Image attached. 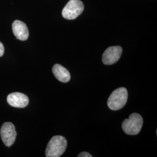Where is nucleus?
<instances>
[{
    "label": "nucleus",
    "mask_w": 157,
    "mask_h": 157,
    "mask_svg": "<svg viewBox=\"0 0 157 157\" xmlns=\"http://www.w3.org/2000/svg\"><path fill=\"white\" fill-rule=\"evenodd\" d=\"M67 147V139L62 136H55L48 142L46 150L47 157H59L65 151Z\"/></svg>",
    "instance_id": "f257e3e1"
},
{
    "label": "nucleus",
    "mask_w": 157,
    "mask_h": 157,
    "mask_svg": "<svg viewBox=\"0 0 157 157\" xmlns=\"http://www.w3.org/2000/svg\"><path fill=\"white\" fill-rule=\"evenodd\" d=\"M78 157H92V155L87 152H82L78 155Z\"/></svg>",
    "instance_id": "9d476101"
},
{
    "label": "nucleus",
    "mask_w": 157,
    "mask_h": 157,
    "mask_svg": "<svg viewBox=\"0 0 157 157\" xmlns=\"http://www.w3.org/2000/svg\"><path fill=\"white\" fill-rule=\"evenodd\" d=\"M4 53V47L2 43L0 41V57L2 56Z\"/></svg>",
    "instance_id": "9b49d317"
},
{
    "label": "nucleus",
    "mask_w": 157,
    "mask_h": 157,
    "mask_svg": "<svg viewBox=\"0 0 157 157\" xmlns=\"http://www.w3.org/2000/svg\"><path fill=\"white\" fill-rule=\"evenodd\" d=\"M128 97V91L124 87H120L114 90L109 97L107 105L109 109L117 111L126 105Z\"/></svg>",
    "instance_id": "f03ea898"
},
{
    "label": "nucleus",
    "mask_w": 157,
    "mask_h": 157,
    "mask_svg": "<svg viewBox=\"0 0 157 157\" xmlns=\"http://www.w3.org/2000/svg\"><path fill=\"white\" fill-rule=\"evenodd\" d=\"M6 100L8 103L12 107L20 108L26 107L29 101L27 95L19 92L10 94L8 95Z\"/></svg>",
    "instance_id": "0eeeda50"
},
{
    "label": "nucleus",
    "mask_w": 157,
    "mask_h": 157,
    "mask_svg": "<svg viewBox=\"0 0 157 157\" xmlns=\"http://www.w3.org/2000/svg\"><path fill=\"white\" fill-rule=\"evenodd\" d=\"M122 54V48L120 46L109 47L102 54V61L104 64L110 65L117 62Z\"/></svg>",
    "instance_id": "423d86ee"
},
{
    "label": "nucleus",
    "mask_w": 157,
    "mask_h": 157,
    "mask_svg": "<svg viewBox=\"0 0 157 157\" xmlns=\"http://www.w3.org/2000/svg\"><path fill=\"white\" fill-rule=\"evenodd\" d=\"M84 10L83 3L80 0H70L62 12V17L68 20L76 19Z\"/></svg>",
    "instance_id": "20e7f679"
},
{
    "label": "nucleus",
    "mask_w": 157,
    "mask_h": 157,
    "mask_svg": "<svg viewBox=\"0 0 157 157\" xmlns=\"http://www.w3.org/2000/svg\"><path fill=\"white\" fill-rule=\"evenodd\" d=\"M143 124V119L140 115L133 113L129 116V119L124 120L122 128L126 134L136 135L140 133Z\"/></svg>",
    "instance_id": "7ed1b4c3"
},
{
    "label": "nucleus",
    "mask_w": 157,
    "mask_h": 157,
    "mask_svg": "<svg viewBox=\"0 0 157 157\" xmlns=\"http://www.w3.org/2000/svg\"><path fill=\"white\" fill-rule=\"evenodd\" d=\"M52 73L58 80L62 83H67L71 79L69 72L65 67L59 64H56L53 66Z\"/></svg>",
    "instance_id": "1a4fd4ad"
},
{
    "label": "nucleus",
    "mask_w": 157,
    "mask_h": 157,
    "mask_svg": "<svg viewBox=\"0 0 157 157\" xmlns=\"http://www.w3.org/2000/svg\"><path fill=\"white\" fill-rule=\"evenodd\" d=\"M1 139L6 147H11L15 143L17 132L14 124L11 122H6L2 124L0 130Z\"/></svg>",
    "instance_id": "39448f33"
},
{
    "label": "nucleus",
    "mask_w": 157,
    "mask_h": 157,
    "mask_svg": "<svg viewBox=\"0 0 157 157\" xmlns=\"http://www.w3.org/2000/svg\"><path fill=\"white\" fill-rule=\"evenodd\" d=\"M12 28L13 33L17 39L25 41L28 39L29 35L28 28L25 23L16 20L12 23Z\"/></svg>",
    "instance_id": "6e6552de"
}]
</instances>
